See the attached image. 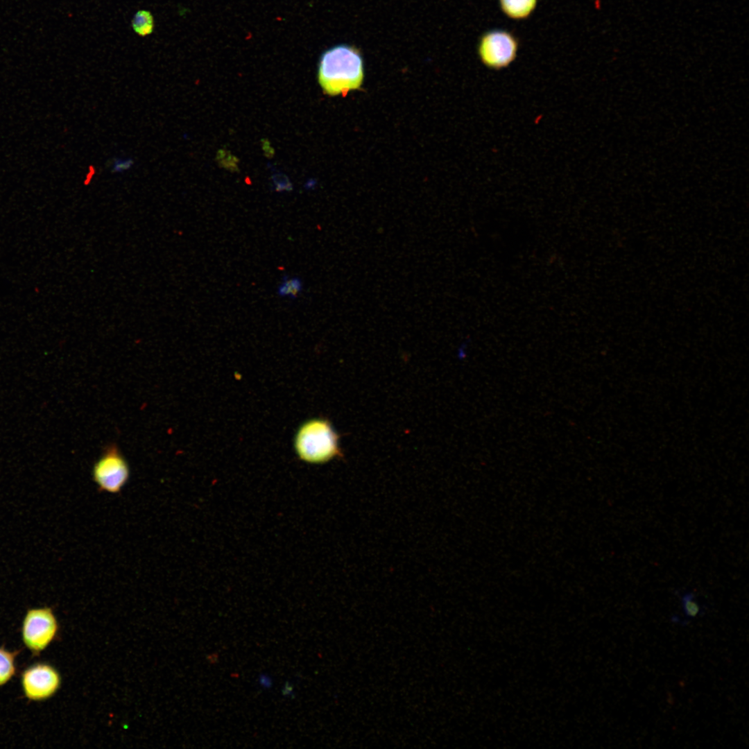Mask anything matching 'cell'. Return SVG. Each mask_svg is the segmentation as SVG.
Segmentation results:
<instances>
[{"label": "cell", "instance_id": "cell-1", "mask_svg": "<svg viewBox=\"0 0 749 749\" xmlns=\"http://www.w3.org/2000/svg\"><path fill=\"white\" fill-rule=\"evenodd\" d=\"M363 64L357 49L338 45L324 52L320 58L318 78L323 91L330 96L359 89L363 80Z\"/></svg>", "mask_w": 749, "mask_h": 749}, {"label": "cell", "instance_id": "cell-2", "mask_svg": "<svg viewBox=\"0 0 749 749\" xmlns=\"http://www.w3.org/2000/svg\"><path fill=\"white\" fill-rule=\"evenodd\" d=\"M295 443L300 459L308 463H325L342 456L338 436L327 420L317 419L304 423L297 433Z\"/></svg>", "mask_w": 749, "mask_h": 749}, {"label": "cell", "instance_id": "cell-3", "mask_svg": "<svg viewBox=\"0 0 749 749\" xmlns=\"http://www.w3.org/2000/svg\"><path fill=\"white\" fill-rule=\"evenodd\" d=\"M129 477L128 463L117 446H107L92 468V478L98 491L119 493Z\"/></svg>", "mask_w": 749, "mask_h": 749}, {"label": "cell", "instance_id": "cell-4", "mask_svg": "<svg viewBox=\"0 0 749 749\" xmlns=\"http://www.w3.org/2000/svg\"><path fill=\"white\" fill-rule=\"evenodd\" d=\"M519 48L516 37L502 29L487 31L481 37L478 54L482 63L491 69L508 67L515 60Z\"/></svg>", "mask_w": 749, "mask_h": 749}, {"label": "cell", "instance_id": "cell-5", "mask_svg": "<svg viewBox=\"0 0 749 749\" xmlns=\"http://www.w3.org/2000/svg\"><path fill=\"white\" fill-rule=\"evenodd\" d=\"M58 629L55 615L50 608L29 610L22 624V639L33 653L44 650L55 638Z\"/></svg>", "mask_w": 749, "mask_h": 749}, {"label": "cell", "instance_id": "cell-6", "mask_svg": "<svg viewBox=\"0 0 749 749\" xmlns=\"http://www.w3.org/2000/svg\"><path fill=\"white\" fill-rule=\"evenodd\" d=\"M25 696L32 700H42L52 696L60 685L58 671L46 664H37L26 669L21 675Z\"/></svg>", "mask_w": 749, "mask_h": 749}, {"label": "cell", "instance_id": "cell-7", "mask_svg": "<svg viewBox=\"0 0 749 749\" xmlns=\"http://www.w3.org/2000/svg\"><path fill=\"white\" fill-rule=\"evenodd\" d=\"M499 3L506 16L515 20H523L532 15L537 0H499Z\"/></svg>", "mask_w": 749, "mask_h": 749}, {"label": "cell", "instance_id": "cell-8", "mask_svg": "<svg viewBox=\"0 0 749 749\" xmlns=\"http://www.w3.org/2000/svg\"><path fill=\"white\" fill-rule=\"evenodd\" d=\"M16 652L0 648V687L8 682L15 673Z\"/></svg>", "mask_w": 749, "mask_h": 749}, {"label": "cell", "instance_id": "cell-9", "mask_svg": "<svg viewBox=\"0 0 749 749\" xmlns=\"http://www.w3.org/2000/svg\"><path fill=\"white\" fill-rule=\"evenodd\" d=\"M302 289L303 284L300 277H289L285 275L282 277V281L277 288V294L282 298L289 297L291 299H295L301 293Z\"/></svg>", "mask_w": 749, "mask_h": 749}, {"label": "cell", "instance_id": "cell-10", "mask_svg": "<svg viewBox=\"0 0 749 749\" xmlns=\"http://www.w3.org/2000/svg\"><path fill=\"white\" fill-rule=\"evenodd\" d=\"M132 26L135 32L139 35H150L154 27L153 15L148 10H139L133 17Z\"/></svg>", "mask_w": 749, "mask_h": 749}, {"label": "cell", "instance_id": "cell-11", "mask_svg": "<svg viewBox=\"0 0 749 749\" xmlns=\"http://www.w3.org/2000/svg\"><path fill=\"white\" fill-rule=\"evenodd\" d=\"M682 608L685 614L689 618L696 617L700 612L699 604L694 600V594L686 593L682 597Z\"/></svg>", "mask_w": 749, "mask_h": 749}, {"label": "cell", "instance_id": "cell-12", "mask_svg": "<svg viewBox=\"0 0 749 749\" xmlns=\"http://www.w3.org/2000/svg\"><path fill=\"white\" fill-rule=\"evenodd\" d=\"M134 160L132 158H119L114 157L110 161V165L112 167L111 172L112 173H122L129 170L134 165Z\"/></svg>", "mask_w": 749, "mask_h": 749}, {"label": "cell", "instance_id": "cell-13", "mask_svg": "<svg viewBox=\"0 0 749 749\" xmlns=\"http://www.w3.org/2000/svg\"><path fill=\"white\" fill-rule=\"evenodd\" d=\"M259 686L264 689H270L274 684L273 678L267 673H261L257 678Z\"/></svg>", "mask_w": 749, "mask_h": 749}, {"label": "cell", "instance_id": "cell-14", "mask_svg": "<svg viewBox=\"0 0 749 749\" xmlns=\"http://www.w3.org/2000/svg\"><path fill=\"white\" fill-rule=\"evenodd\" d=\"M293 688L294 687L293 683L289 681H286L282 687V694L285 697L293 698L295 694L293 692Z\"/></svg>", "mask_w": 749, "mask_h": 749}]
</instances>
